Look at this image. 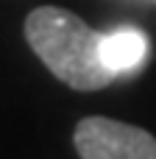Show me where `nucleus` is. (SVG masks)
I'll return each mask as SVG.
<instances>
[{
  "mask_svg": "<svg viewBox=\"0 0 156 159\" xmlns=\"http://www.w3.org/2000/svg\"><path fill=\"white\" fill-rule=\"evenodd\" d=\"M22 31L31 50L67 87L92 92L117 78L100 59L103 34L92 31L78 14L59 6H39L25 17Z\"/></svg>",
  "mask_w": 156,
  "mask_h": 159,
  "instance_id": "nucleus-1",
  "label": "nucleus"
},
{
  "mask_svg": "<svg viewBox=\"0 0 156 159\" xmlns=\"http://www.w3.org/2000/svg\"><path fill=\"white\" fill-rule=\"evenodd\" d=\"M81 159H156V137L112 117H84L73 134Z\"/></svg>",
  "mask_w": 156,
  "mask_h": 159,
  "instance_id": "nucleus-2",
  "label": "nucleus"
},
{
  "mask_svg": "<svg viewBox=\"0 0 156 159\" xmlns=\"http://www.w3.org/2000/svg\"><path fill=\"white\" fill-rule=\"evenodd\" d=\"M145 53H148V36L137 28H117L112 34H103L100 39V59L114 75L142 64Z\"/></svg>",
  "mask_w": 156,
  "mask_h": 159,
  "instance_id": "nucleus-3",
  "label": "nucleus"
}]
</instances>
